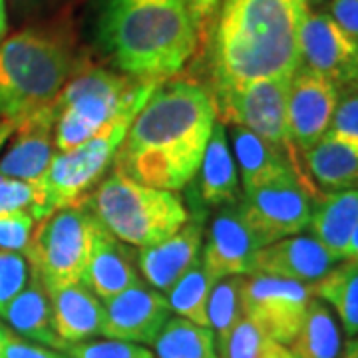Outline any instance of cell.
<instances>
[{"mask_svg": "<svg viewBox=\"0 0 358 358\" xmlns=\"http://www.w3.org/2000/svg\"><path fill=\"white\" fill-rule=\"evenodd\" d=\"M215 117L213 98L197 82H157L120 143L114 167L141 185L181 189L201 166Z\"/></svg>", "mask_w": 358, "mask_h": 358, "instance_id": "obj_1", "label": "cell"}, {"mask_svg": "<svg viewBox=\"0 0 358 358\" xmlns=\"http://www.w3.org/2000/svg\"><path fill=\"white\" fill-rule=\"evenodd\" d=\"M307 10L305 0H223L211 40L213 103L255 80L293 76Z\"/></svg>", "mask_w": 358, "mask_h": 358, "instance_id": "obj_2", "label": "cell"}, {"mask_svg": "<svg viewBox=\"0 0 358 358\" xmlns=\"http://www.w3.org/2000/svg\"><path fill=\"white\" fill-rule=\"evenodd\" d=\"M98 32L112 64L141 82L176 76L199 48L187 0H103Z\"/></svg>", "mask_w": 358, "mask_h": 358, "instance_id": "obj_3", "label": "cell"}, {"mask_svg": "<svg viewBox=\"0 0 358 358\" xmlns=\"http://www.w3.org/2000/svg\"><path fill=\"white\" fill-rule=\"evenodd\" d=\"M84 60L72 16L14 32L0 44V120L18 126L52 106Z\"/></svg>", "mask_w": 358, "mask_h": 358, "instance_id": "obj_4", "label": "cell"}, {"mask_svg": "<svg viewBox=\"0 0 358 358\" xmlns=\"http://www.w3.org/2000/svg\"><path fill=\"white\" fill-rule=\"evenodd\" d=\"M155 84L117 74L86 58L52 103L56 150L70 152L115 122L134 120Z\"/></svg>", "mask_w": 358, "mask_h": 358, "instance_id": "obj_5", "label": "cell"}, {"mask_svg": "<svg viewBox=\"0 0 358 358\" xmlns=\"http://www.w3.org/2000/svg\"><path fill=\"white\" fill-rule=\"evenodd\" d=\"M84 203L114 237L136 247L164 241L189 219L179 195L141 185L115 167Z\"/></svg>", "mask_w": 358, "mask_h": 358, "instance_id": "obj_6", "label": "cell"}, {"mask_svg": "<svg viewBox=\"0 0 358 358\" xmlns=\"http://www.w3.org/2000/svg\"><path fill=\"white\" fill-rule=\"evenodd\" d=\"M102 221L88 205H68L36 221L24 255L46 289L82 282Z\"/></svg>", "mask_w": 358, "mask_h": 358, "instance_id": "obj_7", "label": "cell"}, {"mask_svg": "<svg viewBox=\"0 0 358 358\" xmlns=\"http://www.w3.org/2000/svg\"><path fill=\"white\" fill-rule=\"evenodd\" d=\"M131 122L120 120L74 150L54 154L46 173L36 181L40 201L32 217L40 221L62 207L84 203L114 164L115 152Z\"/></svg>", "mask_w": 358, "mask_h": 358, "instance_id": "obj_8", "label": "cell"}, {"mask_svg": "<svg viewBox=\"0 0 358 358\" xmlns=\"http://www.w3.org/2000/svg\"><path fill=\"white\" fill-rule=\"evenodd\" d=\"M310 187L307 178L289 173L245 193L243 199H239L247 223L265 247L308 229L313 203L319 195Z\"/></svg>", "mask_w": 358, "mask_h": 358, "instance_id": "obj_9", "label": "cell"}, {"mask_svg": "<svg viewBox=\"0 0 358 358\" xmlns=\"http://www.w3.org/2000/svg\"><path fill=\"white\" fill-rule=\"evenodd\" d=\"M291 78L293 76L263 78L229 94L227 98L215 103L219 122L243 126L299 162V152L291 141L287 122V98Z\"/></svg>", "mask_w": 358, "mask_h": 358, "instance_id": "obj_10", "label": "cell"}, {"mask_svg": "<svg viewBox=\"0 0 358 358\" xmlns=\"http://www.w3.org/2000/svg\"><path fill=\"white\" fill-rule=\"evenodd\" d=\"M313 287L271 275L243 277L245 319L273 341L289 346L305 320Z\"/></svg>", "mask_w": 358, "mask_h": 358, "instance_id": "obj_11", "label": "cell"}, {"mask_svg": "<svg viewBox=\"0 0 358 358\" xmlns=\"http://www.w3.org/2000/svg\"><path fill=\"white\" fill-rule=\"evenodd\" d=\"M301 66H307L336 88L358 80V40L329 13L307 10L301 26Z\"/></svg>", "mask_w": 358, "mask_h": 358, "instance_id": "obj_12", "label": "cell"}, {"mask_svg": "<svg viewBox=\"0 0 358 358\" xmlns=\"http://www.w3.org/2000/svg\"><path fill=\"white\" fill-rule=\"evenodd\" d=\"M263 247L265 243L247 223L239 203L225 205L207 231L201 263L215 281L225 277H249L253 275L257 253Z\"/></svg>", "mask_w": 358, "mask_h": 358, "instance_id": "obj_13", "label": "cell"}, {"mask_svg": "<svg viewBox=\"0 0 358 358\" xmlns=\"http://www.w3.org/2000/svg\"><path fill=\"white\" fill-rule=\"evenodd\" d=\"M338 88L331 80L301 66L291 78L287 98L289 136L296 152H307L329 131Z\"/></svg>", "mask_w": 358, "mask_h": 358, "instance_id": "obj_14", "label": "cell"}, {"mask_svg": "<svg viewBox=\"0 0 358 358\" xmlns=\"http://www.w3.org/2000/svg\"><path fill=\"white\" fill-rule=\"evenodd\" d=\"M171 308L159 291L143 282L106 301L103 305L102 333L106 338L126 341L136 345H154L157 334L164 331Z\"/></svg>", "mask_w": 358, "mask_h": 358, "instance_id": "obj_15", "label": "cell"}, {"mask_svg": "<svg viewBox=\"0 0 358 358\" xmlns=\"http://www.w3.org/2000/svg\"><path fill=\"white\" fill-rule=\"evenodd\" d=\"M203 215L189 217L187 223L159 243L141 247L138 268L155 291L167 293L176 282L201 261Z\"/></svg>", "mask_w": 358, "mask_h": 358, "instance_id": "obj_16", "label": "cell"}, {"mask_svg": "<svg viewBox=\"0 0 358 358\" xmlns=\"http://www.w3.org/2000/svg\"><path fill=\"white\" fill-rule=\"evenodd\" d=\"M54 148V108L48 106L16 126L0 157V176L36 183L50 166Z\"/></svg>", "mask_w": 358, "mask_h": 358, "instance_id": "obj_17", "label": "cell"}, {"mask_svg": "<svg viewBox=\"0 0 358 358\" xmlns=\"http://www.w3.org/2000/svg\"><path fill=\"white\" fill-rule=\"evenodd\" d=\"M341 263L315 237H285L263 247L253 261V275L315 285Z\"/></svg>", "mask_w": 358, "mask_h": 358, "instance_id": "obj_18", "label": "cell"}, {"mask_svg": "<svg viewBox=\"0 0 358 358\" xmlns=\"http://www.w3.org/2000/svg\"><path fill=\"white\" fill-rule=\"evenodd\" d=\"M82 282L103 303L131 289L141 282L134 251L102 227Z\"/></svg>", "mask_w": 358, "mask_h": 358, "instance_id": "obj_19", "label": "cell"}, {"mask_svg": "<svg viewBox=\"0 0 358 358\" xmlns=\"http://www.w3.org/2000/svg\"><path fill=\"white\" fill-rule=\"evenodd\" d=\"M52 303L54 329L66 348L102 333L103 303L84 282L46 289Z\"/></svg>", "mask_w": 358, "mask_h": 358, "instance_id": "obj_20", "label": "cell"}, {"mask_svg": "<svg viewBox=\"0 0 358 358\" xmlns=\"http://www.w3.org/2000/svg\"><path fill=\"white\" fill-rule=\"evenodd\" d=\"M197 201L199 205H235L241 199L237 164L231 154L225 124L215 122L197 169Z\"/></svg>", "mask_w": 358, "mask_h": 358, "instance_id": "obj_21", "label": "cell"}, {"mask_svg": "<svg viewBox=\"0 0 358 358\" xmlns=\"http://www.w3.org/2000/svg\"><path fill=\"white\" fill-rule=\"evenodd\" d=\"M358 227V189L324 192L315 197L308 229L329 253L345 261L350 237Z\"/></svg>", "mask_w": 358, "mask_h": 358, "instance_id": "obj_22", "label": "cell"}, {"mask_svg": "<svg viewBox=\"0 0 358 358\" xmlns=\"http://www.w3.org/2000/svg\"><path fill=\"white\" fill-rule=\"evenodd\" d=\"M6 324L26 341H34L42 346H50L52 350H66L54 329L52 303L44 282L32 271L30 281L20 293L10 301V305L0 315Z\"/></svg>", "mask_w": 358, "mask_h": 358, "instance_id": "obj_23", "label": "cell"}, {"mask_svg": "<svg viewBox=\"0 0 358 358\" xmlns=\"http://www.w3.org/2000/svg\"><path fill=\"white\" fill-rule=\"evenodd\" d=\"M233 150L237 159L235 164L239 166L243 178V193L253 192L289 173H299L305 178L296 159L243 126H233Z\"/></svg>", "mask_w": 358, "mask_h": 358, "instance_id": "obj_24", "label": "cell"}, {"mask_svg": "<svg viewBox=\"0 0 358 358\" xmlns=\"http://www.w3.org/2000/svg\"><path fill=\"white\" fill-rule=\"evenodd\" d=\"M310 178L324 192L358 189V143L327 131L303 152Z\"/></svg>", "mask_w": 358, "mask_h": 358, "instance_id": "obj_25", "label": "cell"}, {"mask_svg": "<svg viewBox=\"0 0 358 358\" xmlns=\"http://www.w3.org/2000/svg\"><path fill=\"white\" fill-rule=\"evenodd\" d=\"M289 350L294 358H343V331L327 303L313 296Z\"/></svg>", "mask_w": 358, "mask_h": 358, "instance_id": "obj_26", "label": "cell"}, {"mask_svg": "<svg viewBox=\"0 0 358 358\" xmlns=\"http://www.w3.org/2000/svg\"><path fill=\"white\" fill-rule=\"evenodd\" d=\"M313 287V294L327 303L343 324L348 338L358 336V265L355 261L336 263Z\"/></svg>", "mask_w": 358, "mask_h": 358, "instance_id": "obj_27", "label": "cell"}, {"mask_svg": "<svg viewBox=\"0 0 358 358\" xmlns=\"http://www.w3.org/2000/svg\"><path fill=\"white\" fill-rule=\"evenodd\" d=\"M154 348L157 358H219L211 329L181 317L167 320Z\"/></svg>", "mask_w": 358, "mask_h": 358, "instance_id": "obj_28", "label": "cell"}, {"mask_svg": "<svg viewBox=\"0 0 358 358\" xmlns=\"http://www.w3.org/2000/svg\"><path fill=\"white\" fill-rule=\"evenodd\" d=\"M215 279L205 271L203 263L197 261L181 279L166 293L169 308L185 320L195 324L209 327L207 320V305L209 296L215 287Z\"/></svg>", "mask_w": 358, "mask_h": 358, "instance_id": "obj_29", "label": "cell"}, {"mask_svg": "<svg viewBox=\"0 0 358 358\" xmlns=\"http://www.w3.org/2000/svg\"><path fill=\"white\" fill-rule=\"evenodd\" d=\"M243 319V277H225L215 282L207 305V320L215 345H223Z\"/></svg>", "mask_w": 358, "mask_h": 358, "instance_id": "obj_30", "label": "cell"}, {"mask_svg": "<svg viewBox=\"0 0 358 358\" xmlns=\"http://www.w3.org/2000/svg\"><path fill=\"white\" fill-rule=\"evenodd\" d=\"M217 350L219 358H294L289 346L273 341L247 319L235 327L229 338L217 346Z\"/></svg>", "mask_w": 358, "mask_h": 358, "instance_id": "obj_31", "label": "cell"}, {"mask_svg": "<svg viewBox=\"0 0 358 358\" xmlns=\"http://www.w3.org/2000/svg\"><path fill=\"white\" fill-rule=\"evenodd\" d=\"M16 22H50L72 16L78 2L82 0H4Z\"/></svg>", "mask_w": 358, "mask_h": 358, "instance_id": "obj_32", "label": "cell"}, {"mask_svg": "<svg viewBox=\"0 0 358 358\" xmlns=\"http://www.w3.org/2000/svg\"><path fill=\"white\" fill-rule=\"evenodd\" d=\"M32 268L18 251H0V315L30 281Z\"/></svg>", "mask_w": 358, "mask_h": 358, "instance_id": "obj_33", "label": "cell"}, {"mask_svg": "<svg viewBox=\"0 0 358 358\" xmlns=\"http://www.w3.org/2000/svg\"><path fill=\"white\" fill-rule=\"evenodd\" d=\"M68 358H155V355L143 345L126 343V341H94L78 343L66 348Z\"/></svg>", "mask_w": 358, "mask_h": 358, "instance_id": "obj_34", "label": "cell"}, {"mask_svg": "<svg viewBox=\"0 0 358 358\" xmlns=\"http://www.w3.org/2000/svg\"><path fill=\"white\" fill-rule=\"evenodd\" d=\"M331 134L358 143V84H346L338 88V100L331 120Z\"/></svg>", "mask_w": 358, "mask_h": 358, "instance_id": "obj_35", "label": "cell"}, {"mask_svg": "<svg viewBox=\"0 0 358 358\" xmlns=\"http://www.w3.org/2000/svg\"><path fill=\"white\" fill-rule=\"evenodd\" d=\"M40 193L36 183L0 176V215L13 211H30L38 207Z\"/></svg>", "mask_w": 358, "mask_h": 358, "instance_id": "obj_36", "label": "cell"}, {"mask_svg": "<svg viewBox=\"0 0 358 358\" xmlns=\"http://www.w3.org/2000/svg\"><path fill=\"white\" fill-rule=\"evenodd\" d=\"M36 219L30 211H13L0 215V251H24Z\"/></svg>", "mask_w": 358, "mask_h": 358, "instance_id": "obj_37", "label": "cell"}, {"mask_svg": "<svg viewBox=\"0 0 358 358\" xmlns=\"http://www.w3.org/2000/svg\"><path fill=\"white\" fill-rule=\"evenodd\" d=\"M4 358H68L56 350H50L48 346L36 345L32 341H26L22 336H14L10 333L8 343L4 348Z\"/></svg>", "mask_w": 358, "mask_h": 358, "instance_id": "obj_38", "label": "cell"}, {"mask_svg": "<svg viewBox=\"0 0 358 358\" xmlns=\"http://www.w3.org/2000/svg\"><path fill=\"white\" fill-rule=\"evenodd\" d=\"M329 14L345 32L358 40V0H331Z\"/></svg>", "mask_w": 358, "mask_h": 358, "instance_id": "obj_39", "label": "cell"}, {"mask_svg": "<svg viewBox=\"0 0 358 358\" xmlns=\"http://www.w3.org/2000/svg\"><path fill=\"white\" fill-rule=\"evenodd\" d=\"M219 2L221 0H187L193 20H195V28H197L199 44H205L209 40V24L217 13Z\"/></svg>", "mask_w": 358, "mask_h": 358, "instance_id": "obj_40", "label": "cell"}, {"mask_svg": "<svg viewBox=\"0 0 358 358\" xmlns=\"http://www.w3.org/2000/svg\"><path fill=\"white\" fill-rule=\"evenodd\" d=\"M14 129H16V124H13V122H6V120H0V150H2V145H4L6 141L10 140V136L14 134Z\"/></svg>", "mask_w": 358, "mask_h": 358, "instance_id": "obj_41", "label": "cell"}, {"mask_svg": "<svg viewBox=\"0 0 358 358\" xmlns=\"http://www.w3.org/2000/svg\"><path fill=\"white\" fill-rule=\"evenodd\" d=\"M6 30H8V10H6V2L0 0V44L4 42Z\"/></svg>", "mask_w": 358, "mask_h": 358, "instance_id": "obj_42", "label": "cell"}, {"mask_svg": "<svg viewBox=\"0 0 358 358\" xmlns=\"http://www.w3.org/2000/svg\"><path fill=\"white\" fill-rule=\"evenodd\" d=\"M348 261H355L358 265V227L352 233V237H350V245H348V257H346Z\"/></svg>", "mask_w": 358, "mask_h": 358, "instance_id": "obj_43", "label": "cell"}, {"mask_svg": "<svg viewBox=\"0 0 358 358\" xmlns=\"http://www.w3.org/2000/svg\"><path fill=\"white\" fill-rule=\"evenodd\" d=\"M343 358H358V336L357 338H350V341L346 343Z\"/></svg>", "mask_w": 358, "mask_h": 358, "instance_id": "obj_44", "label": "cell"}, {"mask_svg": "<svg viewBox=\"0 0 358 358\" xmlns=\"http://www.w3.org/2000/svg\"><path fill=\"white\" fill-rule=\"evenodd\" d=\"M8 336H10V331H6L0 324V358H4V348H6V343H8Z\"/></svg>", "mask_w": 358, "mask_h": 358, "instance_id": "obj_45", "label": "cell"}, {"mask_svg": "<svg viewBox=\"0 0 358 358\" xmlns=\"http://www.w3.org/2000/svg\"><path fill=\"white\" fill-rule=\"evenodd\" d=\"M327 2H331V0H305V4H307L308 10H315V8H320V6H324Z\"/></svg>", "mask_w": 358, "mask_h": 358, "instance_id": "obj_46", "label": "cell"}, {"mask_svg": "<svg viewBox=\"0 0 358 358\" xmlns=\"http://www.w3.org/2000/svg\"><path fill=\"white\" fill-rule=\"evenodd\" d=\"M357 84H358V80H357Z\"/></svg>", "mask_w": 358, "mask_h": 358, "instance_id": "obj_47", "label": "cell"}]
</instances>
